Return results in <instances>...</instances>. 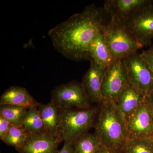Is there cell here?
<instances>
[{
    "mask_svg": "<svg viewBox=\"0 0 153 153\" xmlns=\"http://www.w3.org/2000/svg\"><path fill=\"white\" fill-rule=\"evenodd\" d=\"M90 66L82 79V83L89 100L92 103H101L102 97V86L106 67L89 59Z\"/></svg>",
    "mask_w": 153,
    "mask_h": 153,
    "instance_id": "12",
    "label": "cell"
},
{
    "mask_svg": "<svg viewBox=\"0 0 153 153\" xmlns=\"http://www.w3.org/2000/svg\"><path fill=\"white\" fill-rule=\"evenodd\" d=\"M28 133L22 128L11 125L8 131L2 141L6 144L16 149L24 143Z\"/></svg>",
    "mask_w": 153,
    "mask_h": 153,
    "instance_id": "21",
    "label": "cell"
},
{
    "mask_svg": "<svg viewBox=\"0 0 153 153\" xmlns=\"http://www.w3.org/2000/svg\"><path fill=\"white\" fill-rule=\"evenodd\" d=\"M73 141L75 153H97L102 146L94 133L82 134Z\"/></svg>",
    "mask_w": 153,
    "mask_h": 153,
    "instance_id": "18",
    "label": "cell"
},
{
    "mask_svg": "<svg viewBox=\"0 0 153 153\" xmlns=\"http://www.w3.org/2000/svg\"><path fill=\"white\" fill-rule=\"evenodd\" d=\"M145 99L142 94L128 85L123 91L117 105L127 120L135 112Z\"/></svg>",
    "mask_w": 153,
    "mask_h": 153,
    "instance_id": "15",
    "label": "cell"
},
{
    "mask_svg": "<svg viewBox=\"0 0 153 153\" xmlns=\"http://www.w3.org/2000/svg\"><path fill=\"white\" fill-rule=\"evenodd\" d=\"M104 9L94 4L86 6L49 30L48 35L55 49L63 57L74 61L89 60L88 49L108 21Z\"/></svg>",
    "mask_w": 153,
    "mask_h": 153,
    "instance_id": "1",
    "label": "cell"
},
{
    "mask_svg": "<svg viewBox=\"0 0 153 153\" xmlns=\"http://www.w3.org/2000/svg\"><path fill=\"white\" fill-rule=\"evenodd\" d=\"M61 122L59 134L63 141H74L94 126L99 110L96 107L89 108L60 109Z\"/></svg>",
    "mask_w": 153,
    "mask_h": 153,
    "instance_id": "4",
    "label": "cell"
},
{
    "mask_svg": "<svg viewBox=\"0 0 153 153\" xmlns=\"http://www.w3.org/2000/svg\"><path fill=\"white\" fill-rule=\"evenodd\" d=\"M149 50L151 51H153V47H152L151 48H150L149 49Z\"/></svg>",
    "mask_w": 153,
    "mask_h": 153,
    "instance_id": "27",
    "label": "cell"
},
{
    "mask_svg": "<svg viewBox=\"0 0 153 153\" xmlns=\"http://www.w3.org/2000/svg\"><path fill=\"white\" fill-rule=\"evenodd\" d=\"M63 141L60 135L47 131L41 134L28 133L25 143L16 149L19 153H58V147Z\"/></svg>",
    "mask_w": 153,
    "mask_h": 153,
    "instance_id": "10",
    "label": "cell"
},
{
    "mask_svg": "<svg viewBox=\"0 0 153 153\" xmlns=\"http://www.w3.org/2000/svg\"><path fill=\"white\" fill-rule=\"evenodd\" d=\"M38 105L28 108L24 117L22 128L28 132L38 134L47 131Z\"/></svg>",
    "mask_w": 153,
    "mask_h": 153,
    "instance_id": "17",
    "label": "cell"
},
{
    "mask_svg": "<svg viewBox=\"0 0 153 153\" xmlns=\"http://www.w3.org/2000/svg\"><path fill=\"white\" fill-rule=\"evenodd\" d=\"M64 145L58 153H75V147L73 141H64Z\"/></svg>",
    "mask_w": 153,
    "mask_h": 153,
    "instance_id": "23",
    "label": "cell"
},
{
    "mask_svg": "<svg viewBox=\"0 0 153 153\" xmlns=\"http://www.w3.org/2000/svg\"><path fill=\"white\" fill-rule=\"evenodd\" d=\"M60 109L87 108L91 102L82 83L72 80L56 86L52 91L51 100Z\"/></svg>",
    "mask_w": 153,
    "mask_h": 153,
    "instance_id": "6",
    "label": "cell"
},
{
    "mask_svg": "<svg viewBox=\"0 0 153 153\" xmlns=\"http://www.w3.org/2000/svg\"><path fill=\"white\" fill-rule=\"evenodd\" d=\"M153 3L152 0H106L103 9L110 16L125 24L137 11Z\"/></svg>",
    "mask_w": 153,
    "mask_h": 153,
    "instance_id": "11",
    "label": "cell"
},
{
    "mask_svg": "<svg viewBox=\"0 0 153 153\" xmlns=\"http://www.w3.org/2000/svg\"><path fill=\"white\" fill-rule=\"evenodd\" d=\"M124 24L143 47L150 46L153 38V4L137 11Z\"/></svg>",
    "mask_w": 153,
    "mask_h": 153,
    "instance_id": "8",
    "label": "cell"
},
{
    "mask_svg": "<svg viewBox=\"0 0 153 153\" xmlns=\"http://www.w3.org/2000/svg\"><path fill=\"white\" fill-rule=\"evenodd\" d=\"M147 102H148L151 111H152V114L153 117V91L152 93L150 94L149 95L145 97Z\"/></svg>",
    "mask_w": 153,
    "mask_h": 153,
    "instance_id": "25",
    "label": "cell"
},
{
    "mask_svg": "<svg viewBox=\"0 0 153 153\" xmlns=\"http://www.w3.org/2000/svg\"><path fill=\"white\" fill-rule=\"evenodd\" d=\"M11 125L7 120L0 116V139L1 140L8 131Z\"/></svg>",
    "mask_w": 153,
    "mask_h": 153,
    "instance_id": "22",
    "label": "cell"
},
{
    "mask_svg": "<svg viewBox=\"0 0 153 153\" xmlns=\"http://www.w3.org/2000/svg\"><path fill=\"white\" fill-rule=\"evenodd\" d=\"M123 153H153V137L128 138Z\"/></svg>",
    "mask_w": 153,
    "mask_h": 153,
    "instance_id": "20",
    "label": "cell"
},
{
    "mask_svg": "<svg viewBox=\"0 0 153 153\" xmlns=\"http://www.w3.org/2000/svg\"><path fill=\"white\" fill-rule=\"evenodd\" d=\"M141 55L153 72V51H150L148 49L143 51L142 53H141Z\"/></svg>",
    "mask_w": 153,
    "mask_h": 153,
    "instance_id": "24",
    "label": "cell"
},
{
    "mask_svg": "<svg viewBox=\"0 0 153 153\" xmlns=\"http://www.w3.org/2000/svg\"><path fill=\"white\" fill-rule=\"evenodd\" d=\"M38 108L44 121L46 131L51 134H59L61 122L60 108L52 101L45 104L39 102Z\"/></svg>",
    "mask_w": 153,
    "mask_h": 153,
    "instance_id": "16",
    "label": "cell"
},
{
    "mask_svg": "<svg viewBox=\"0 0 153 153\" xmlns=\"http://www.w3.org/2000/svg\"><path fill=\"white\" fill-rule=\"evenodd\" d=\"M94 133L106 149L123 153L128 139L127 120L117 103L102 100Z\"/></svg>",
    "mask_w": 153,
    "mask_h": 153,
    "instance_id": "2",
    "label": "cell"
},
{
    "mask_svg": "<svg viewBox=\"0 0 153 153\" xmlns=\"http://www.w3.org/2000/svg\"><path fill=\"white\" fill-rule=\"evenodd\" d=\"M128 138L153 137V117L146 99L127 120Z\"/></svg>",
    "mask_w": 153,
    "mask_h": 153,
    "instance_id": "9",
    "label": "cell"
},
{
    "mask_svg": "<svg viewBox=\"0 0 153 153\" xmlns=\"http://www.w3.org/2000/svg\"><path fill=\"white\" fill-rule=\"evenodd\" d=\"M39 102L25 88L13 86L9 88L1 96L0 105L9 104L29 108L38 105Z\"/></svg>",
    "mask_w": 153,
    "mask_h": 153,
    "instance_id": "13",
    "label": "cell"
},
{
    "mask_svg": "<svg viewBox=\"0 0 153 153\" xmlns=\"http://www.w3.org/2000/svg\"><path fill=\"white\" fill-rule=\"evenodd\" d=\"M129 85L145 97L153 91V72L141 54L137 52L122 60Z\"/></svg>",
    "mask_w": 153,
    "mask_h": 153,
    "instance_id": "5",
    "label": "cell"
},
{
    "mask_svg": "<svg viewBox=\"0 0 153 153\" xmlns=\"http://www.w3.org/2000/svg\"><path fill=\"white\" fill-rule=\"evenodd\" d=\"M128 85L127 74L122 60L115 61L105 71L102 86V100L117 103Z\"/></svg>",
    "mask_w": 153,
    "mask_h": 153,
    "instance_id": "7",
    "label": "cell"
},
{
    "mask_svg": "<svg viewBox=\"0 0 153 153\" xmlns=\"http://www.w3.org/2000/svg\"><path fill=\"white\" fill-rule=\"evenodd\" d=\"M28 109L13 105H2L0 106V116L7 120L11 125L22 128V122Z\"/></svg>",
    "mask_w": 153,
    "mask_h": 153,
    "instance_id": "19",
    "label": "cell"
},
{
    "mask_svg": "<svg viewBox=\"0 0 153 153\" xmlns=\"http://www.w3.org/2000/svg\"><path fill=\"white\" fill-rule=\"evenodd\" d=\"M88 52L89 59L106 68L115 61L107 45L103 31L94 38L89 45Z\"/></svg>",
    "mask_w": 153,
    "mask_h": 153,
    "instance_id": "14",
    "label": "cell"
},
{
    "mask_svg": "<svg viewBox=\"0 0 153 153\" xmlns=\"http://www.w3.org/2000/svg\"><path fill=\"white\" fill-rule=\"evenodd\" d=\"M97 153H118L114 151L108 149H106L103 146H102L99 149Z\"/></svg>",
    "mask_w": 153,
    "mask_h": 153,
    "instance_id": "26",
    "label": "cell"
},
{
    "mask_svg": "<svg viewBox=\"0 0 153 153\" xmlns=\"http://www.w3.org/2000/svg\"><path fill=\"white\" fill-rule=\"evenodd\" d=\"M103 33L114 61L123 60L143 48L125 25L114 17L110 16L105 26Z\"/></svg>",
    "mask_w": 153,
    "mask_h": 153,
    "instance_id": "3",
    "label": "cell"
}]
</instances>
